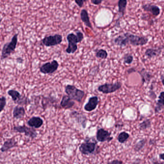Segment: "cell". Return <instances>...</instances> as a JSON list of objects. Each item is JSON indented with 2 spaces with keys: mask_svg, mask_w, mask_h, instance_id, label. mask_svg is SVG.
<instances>
[{
  "mask_svg": "<svg viewBox=\"0 0 164 164\" xmlns=\"http://www.w3.org/2000/svg\"><path fill=\"white\" fill-rule=\"evenodd\" d=\"M18 33L16 34L12 37L10 42H7L3 45L2 50V55L1 59L4 60L8 58L12 53L15 52L17 44L18 42Z\"/></svg>",
  "mask_w": 164,
  "mask_h": 164,
  "instance_id": "obj_1",
  "label": "cell"
},
{
  "mask_svg": "<svg viewBox=\"0 0 164 164\" xmlns=\"http://www.w3.org/2000/svg\"><path fill=\"white\" fill-rule=\"evenodd\" d=\"M97 150V142L92 141L89 138H86L84 142L81 143L79 147V151L83 155H93L94 154Z\"/></svg>",
  "mask_w": 164,
  "mask_h": 164,
  "instance_id": "obj_2",
  "label": "cell"
},
{
  "mask_svg": "<svg viewBox=\"0 0 164 164\" xmlns=\"http://www.w3.org/2000/svg\"><path fill=\"white\" fill-rule=\"evenodd\" d=\"M65 91L70 98L79 103L81 102L85 96V92L83 90L79 89L75 86L70 84L65 86Z\"/></svg>",
  "mask_w": 164,
  "mask_h": 164,
  "instance_id": "obj_3",
  "label": "cell"
},
{
  "mask_svg": "<svg viewBox=\"0 0 164 164\" xmlns=\"http://www.w3.org/2000/svg\"><path fill=\"white\" fill-rule=\"evenodd\" d=\"M66 39L68 41V47L65 50V52L67 54H74L78 50V43L81 42V41L77 35L72 33L67 35Z\"/></svg>",
  "mask_w": 164,
  "mask_h": 164,
  "instance_id": "obj_4",
  "label": "cell"
},
{
  "mask_svg": "<svg viewBox=\"0 0 164 164\" xmlns=\"http://www.w3.org/2000/svg\"><path fill=\"white\" fill-rule=\"evenodd\" d=\"M7 94L12 98L14 103L18 105H27L30 102V100L27 97L22 95L17 90L10 89L8 91Z\"/></svg>",
  "mask_w": 164,
  "mask_h": 164,
  "instance_id": "obj_5",
  "label": "cell"
},
{
  "mask_svg": "<svg viewBox=\"0 0 164 164\" xmlns=\"http://www.w3.org/2000/svg\"><path fill=\"white\" fill-rule=\"evenodd\" d=\"M124 34L128 39L129 44L133 46H143L148 42L149 40L147 37L134 35L128 32Z\"/></svg>",
  "mask_w": 164,
  "mask_h": 164,
  "instance_id": "obj_6",
  "label": "cell"
},
{
  "mask_svg": "<svg viewBox=\"0 0 164 164\" xmlns=\"http://www.w3.org/2000/svg\"><path fill=\"white\" fill-rule=\"evenodd\" d=\"M63 40V36L60 34H56L54 35L45 36L41 41V44L45 46H55L61 44Z\"/></svg>",
  "mask_w": 164,
  "mask_h": 164,
  "instance_id": "obj_7",
  "label": "cell"
},
{
  "mask_svg": "<svg viewBox=\"0 0 164 164\" xmlns=\"http://www.w3.org/2000/svg\"><path fill=\"white\" fill-rule=\"evenodd\" d=\"M122 87V83L120 82L116 83H106L99 86L98 90L104 94H109L114 93L120 89Z\"/></svg>",
  "mask_w": 164,
  "mask_h": 164,
  "instance_id": "obj_8",
  "label": "cell"
},
{
  "mask_svg": "<svg viewBox=\"0 0 164 164\" xmlns=\"http://www.w3.org/2000/svg\"><path fill=\"white\" fill-rule=\"evenodd\" d=\"M13 129L15 132L20 133H24L27 137L32 139H35L38 136V133L35 128L28 127L25 125L23 126H14Z\"/></svg>",
  "mask_w": 164,
  "mask_h": 164,
  "instance_id": "obj_9",
  "label": "cell"
},
{
  "mask_svg": "<svg viewBox=\"0 0 164 164\" xmlns=\"http://www.w3.org/2000/svg\"><path fill=\"white\" fill-rule=\"evenodd\" d=\"M59 63L58 61L53 60L51 62H47L42 65L40 70L43 74H52L58 70Z\"/></svg>",
  "mask_w": 164,
  "mask_h": 164,
  "instance_id": "obj_10",
  "label": "cell"
},
{
  "mask_svg": "<svg viewBox=\"0 0 164 164\" xmlns=\"http://www.w3.org/2000/svg\"><path fill=\"white\" fill-rule=\"evenodd\" d=\"M96 140L98 142H109L113 139L111 136V133L103 128H99L96 133Z\"/></svg>",
  "mask_w": 164,
  "mask_h": 164,
  "instance_id": "obj_11",
  "label": "cell"
},
{
  "mask_svg": "<svg viewBox=\"0 0 164 164\" xmlns=\"http://www.w3.org/2000/svg\"><path fill=\"white\" fill-rule=\"evenodd\" d=\"M99 103V98L97 96L90 97L88 102L84 105V109L87 112H92L97 108Z\"/></svg>",
  "mask_w": 164,
  "mask_h": 164,
  "instance_id": "obj_12",
  "label": "cell"
},
{
  "mask_svg": "<svg viewBox=\"0 0 164 164\" xmlns=\"http://www.w3.org/2000/svg\"><path fill=\"white\" fill-rule=\"evenodd\" d=\"M70 117L74 118L77 122L81 124L82 128H86L87 119L85 115L78 112L73 111L70 113Z\"/></svg>",
  "mask_w": 164,
  "mask_h": 164,
  "instance_id": "obj_13",
  "label": "cell"
},
{
  "mask_svg": "<svg viewBox=\"0 0 164 164\" xmlns=\"http://www.w3.org/2000/svg\"><path fill=\"white\" fill-rule=\"evenodd\" d=\"M43 119L39 117L34 116L27 121V125L34 128H40L43 125Z\"/></svg>",
  "mask_w": 164,
  "mask_h": 164,
  "instance_id": "obj_14",
  "label": "cell"
},
{
  "mask_svg": "<svg viewBox=\"0 0 164 164\" xmlns=\"http://www.w3.org/2000/svg\"><path fill=\"white\" fill-rule=\"evenodd\" d=\"M16 147H18V143L14 138H10L4 142L1 148V151L2 152H5Z\"/></svg>",
  "mask_w": 164,
  "mask_h": 164,
  "instance_id": "obj_15",
  "label": "cell"
},
{
  "mask_svg": "<svg viewBox=\"0 0 164 164\" xmlns=\"http://www.w3.org/2000/svg\"><path fill=\"white\" fill-rule=\"evenodd\" d=\"M142 8L146 12H150L155 17H157L160 13V9L157 5L151 4H144Z\"/></svg>",
  "mask_w": 164,
  "mask_h": 164,
  "instance_id": "obj_16",
  "label": "cell"
},
{
  "mask_svg": "<svg viewBox=\"0 0 164 164\" xmlns=\"http://www.w3.org/2000/svg\"><path fill=\"white\" fill-rule=\"evenodd\" d=\"M75 104V102L70 98L69 96L64 95L62 97L60 104L63 109H69L74 106Z\"/></svg>",
  "mask_w": 164,
  "mask_h": 164,
  "instance_id": "obj_17",
  "label": "cell"
},
{
  "mask_svg": "<svg viewBox=\"0 0 164 164\" xmlns=\"http://www.w3.org/2000/svg\"><path fill=\"white\" fill-rule=\"evenodd\" d=\"M163 47H159L156 48H148L145 51V55L149 59L154 58L159 55L162 52Z\"/></svg>",
  "mask_w": 164,
  "mask_h": 164,
  "instance_id": "obj_18",
  "label": "cell"
},
{
  "mask_svg": "<svg viewBox=\"0 0 164 164\" xmlns=\"http://www.w3.org/2000/svg\"><path fill=\"white\" fill-rule=\"evenodd\" d=\"M25 114V109L24 107L23 106L17 105L13 109V117L16 119H18L22 118L24 117Z\"/></svg>",
  "mask_w": 164,
  "mask_h": 164,
  "instance_id": "obj_19",
  "label": "cell"
},
{
  "mask_svg": "<svg viewBox=\"0 0 164 164\" xmlns=\"http://www.w3.org/2000/svg\"><path fill=\"white\" fill-rule=\"evenodd\" d=\"M138 72L141 76L142 84H144V83H148L153 78V76H152L151 73L146 70L145 69H142L141 70L138 71Z\"/></svg>",
  "mask_w": 164,
  "mask_h": 164,
  "instance_id": "obj_20",
  "label": "cell"
},
{
  "mask_svg": "<svg viewBox=\"0 0 164 164\" xmlns=\"http://www.w3.org/2000/svg\"><path fill=\"white\" fill-rule=\"evenodd\" d=\"M80 18L82 22L84 23V25L87 27H89L90 29L93 30L92 24L90 23L89 20V16L88 12L86 9H82L80 12Z\"/></svg>",
  "mask_w": 164,
  "mask_h": 164,
  "instance_id": "obj_21",
  "label": "cell"
},
{
  "mask_svg": "<svg viewBox=\"0 0 164 164\" xmlns=\"http://www.w3.org/2000/svg\"><path fill=\"white\" fill-rule=\"evenodd\" d=\"M114 43L115 45L121 47L126 46L127 44H129L128 39L124 34V35H119L115 38Z\"/></svg>",
  "mask_w": 164,
  "mask_h": 164,
  "instance_id": "obj_22",
  "label": "cell"
},
{
  "mask_svg": "<svg viewBox=\"0 0 164 164\" xmlns=\"http://www.w3.org/2000/svg\"><path fill=\"white\" fill-rule=\"evenodd\" d=\"M164 107V92L160 93L158 97V100L157 101L155 108V113L157 114L160 112Z\"/></svg>",
  "mask_w": 164,
  "mask_h": 164,
  "instance_id": "obj_23",
  "label": "cell"
},
{
  "mask_svg": "<svg viewBox=\"0 0 164 164\" xmlns=\"http://www.w3.org/2000/svg\"><path fill=\"white\" fill-rule=\"evenodd\" d=\"M127 5V0H119L118 2V13L119 14V18H118L117 22H118L119 18H121L124 16L126 9ZM117 23V24H118Z\"/></svg>",
  "mask_w": 164,
  "mask_h": 164,
  "instance_id": "obj_24",
  "label": "cell"
},
{
  "mask_svg": "<svg viewBox=\"0 0 164 164\" xmlns=\"http://www.w3.org/2000/svg\"><path fill=\"white\" fill-rule=\"evenodd\" d=\"M146 142L147 140L146 139H142L139 141L134 146V151L136 152H139L144 147Z\"/></svg>",
  "mask_w": 164,
  "mask_h": 164,
  "instance_id": "obj_25",
  "label": "cell"
},
{
  "mask_svg": "<svg viewBox=\"0 0 164 164\" xmlns=\"http://www.w3.org/2000/svg\"><path fill=\"white\" fill-rule=\"evenodd\" d=\"M129 137V134L126 132H122L118 135V142L120 143H124L128 140Z\"/></svg>",
  "mask_w": 164,
  "mask_h": 164,
  "instance_id": "obj_26",
  "label": "cell"
},
{
  "mask_svg": "<svg viewBox=\"0 0 164 164\" xmlns=\"http://www.w3.org/2000/svg\"><path fill=\"white\" fill-rule=\"evenodd\" d=\"M151 121L150 119H146L140 123L139 125V128L141 131H144L145 129H148L151 127Z\"/></svg>",
  "mask_w": 164,
  "mask_h": 164,
  "instance_id": "obj_27",
  "label": "cell"
},
{
  "mask_svg": "<svg viewBox=\"0 0 164 164\" xmlns=\"http://www.w3.org/2000/svg\"><path fill=\"white\" fill-rule=\"evenodd\" d=\"M96 57L97 58H101L102 59H105L108 56V54L106 51L105 50L101 49L98 50L95 53Z\"/></svg>",
  "mask_w": 164,
  "mask_h": 164,
  "instance_id": "obj_28",
  "label": "cell"
},
{
  "mask_svg": "<svg viewBox=\"0 0 164 164\" xmlns=\"http://www.w3.org/2000/svg\"><path fill=\"white\" fill-rule=\"evenodd\" d=\"M123 59L125 63L128 65L131 64L133 60V56L131 54H126L123 56Z\"/></svg>",
  "mask_w": 164,
  "mask_h": 164,
  "instance_id": "obj_29",
  "label": "cell"
},
{
  "mask_svg": "<svg viewBox=\"0 0 164 164\" xmlns=\"http://www.w3.org/2000/svg\"><path fill=\"white\" fill-rule=\"evenodd\" d=\"M7 105V98L5 96H2L0 98V112H2L4 110Z\"/></svg>",
  "mask_w": 164,
  "mask_h": 164,
  "instance_id": "obj_30",
  "label": "cell"
},
{
  "mask_svg": "<svg viewBox=\"0 0 164 164\" xmlns=\"http://www.w3.org/2000/svg\"><path fill=\"white\" fill-rule=\"evenodd\" d=\"M149 97L152 100H155L157 98V95L152 90V88H151L149 92Z\"/></svg>",
  "mask_w": 164,
  "mask_h": 164,
  "instance_id": "obj_31",
  "label": "cell"
},
{
  "mask_svg": "<svg viewBox=\"0 0 164 164\" xmlns=\"http://www.w3.org/2000/svg\"><path fill=\"white\" fill-rule=\"evenodd\" d=\"M86 2V1H85V0H79V1L76 0V1H75V3L80 8H81L83 7L84 2Z\"/></svg>",
  "mask_w": 164,
  "mask_h": 164,
  "instance_id": "obj_32",
  "label": "cell"
},
{
  "mask_svg": "<svg viewBox=\"0 0 164 164\" xmlns=\"http://www.w3.org/2000/svg\"><path fill=\"white\" fill-rule=\"evenodd\" d=\"M151 161V164H164V162L159 161L157 158H152Z\"/></svg>",
  "mask_w": 164,
  "mask_h": 164,
  "instance_id": "obj_33",
  "label": "cell"
},
{
  "mask_svg": "<svg viewBox=\"0 0 164 164\" xmlns=\"http://www.w3.org/2000/svg\"><path fill=\"white\" fill-rule=\"evenodd\" d=\"M107 164H123V162L121 160L116 159V160H113L110 162H108Z\"/></svg>",
  "mask_w": 164,
  "mask_h": 164,
  "instance_id": "obj_34",
  "label": "cell"
},
{
  "mask_svg": "<svg viewBox=\"0 0 164 164\" xmlns=\"http://www.w3.org/2000/svg\"><path fill=\"white\" fill-rule=\"evenodd\" d=\"M91 2L94 5H99L103 2V0H91Z\"/></svg>",
  "mask_w": 164,
  "mask_h": 164,
  "instance_id": "obj_35",
  "label": "cell"
},
{
  "mask_svg": "<svg viewBox=\"0 0 164 164\" xmlns=\"http://www.w3.org/2000/svg\"><path fill=\"white\" fill-rule=\"evenodd\" d=\"M134 72H136V70L133 68H131V69H128L127 70L128 73V74H131V73Z\"/></svg>",
  "mask_w": 164,
  "mask_h": 164,
  "instance_id": "obj_36",
  "label": "cell"
},
{
  "mask_svg": "<svg viewBox=\"0 0 164 164\" xmlns=\"http://www.w3.org/2000/svg\"><path fill=\"white\" fill-rule=\"evenodd\" d=\"M156 143V140L154 139H150L149 141V144L152 145V144H155Z\"/></svg>",
  "mask_w": 164,
  "mask_h": 164,
  "instance_id": "obj_37",
  "label": "cell"
},
{
  "mask_svg": "<svg viewBox=\"0 0 164 164\" xmlns=\"http://www.w3.org/2000/svg\"><path fill=\"white\" fill-rule=\"evenodd\" d=\"M159 158L160 160H163L164 161V153L159 154Z\"/></svg>",
  "mask_w": 164,
  "mask_h": 164,
  "instance_id": "obj_38",
  "label": "cell"
},
{
  "mask_svg": "<svg viewBox=\"0 0 164 164\" xmlns=\"http://www.w3.org/2000/svg\"><path fill=\"white\" fill-rule=\"evenodd\" d=\"M17 62H18V63H22L23 60V59L21 58V57H18V58H17Z\"/></svg>",
  "mask_w": 164,
  "mask_h": 164,
  "instance_id": "obj_39",
  "label": "cell"
},
{
  "mask_svg": "<svg viewBox=\"0 0 164 164\" xmlns=\"http://www.w3.org/2000/svg\"><path fill=\"white\" fill-rule=\"evenodd\" d=\"M161 79L162 84H163V86H164V75L161 76Z\"/></svg>",
  "mask_w": 164,
  "mask_h": 164,
  "instance_id": "obj_40",
  "label": "cell"
}]
</instances>
